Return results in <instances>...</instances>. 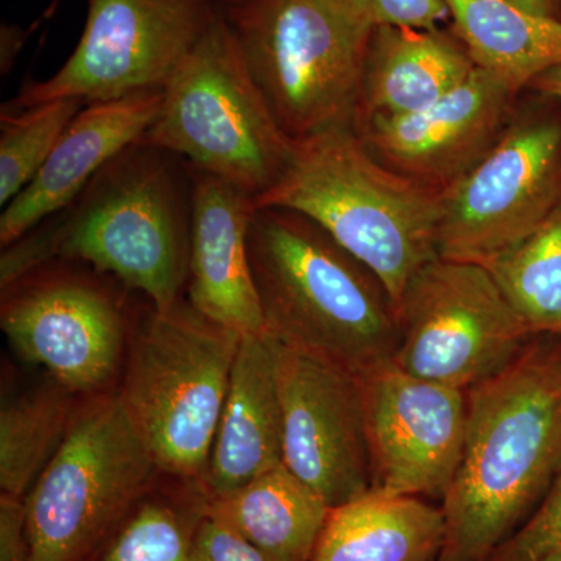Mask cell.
Segmentation results:
<instances>
[{"instance_id": "1", "label": "cell", "mask_w": 561, "mask_h": 561, "mask_svg": "<svg viewBox=\"0 0 561 561\" xmlns=\"http://www.w3.org/2000/svg\"><path fill=\"white\" fill-rule=\"evenodd\" d=\"M191 208L190 162L138 140L66 208L2 249L0 286L44 262L72 261L169 311L190 278Z\"/></svg>"}, {"instance_id": "2", "label": "cell", "mask_w": 561, "mask_h": 561, "mask_svg": "<svg viewBox=\"0 0 561 561\" xmlns=\"http://www.w3.org/2000/svg\"><path fill=\"white\" fill-rule=\"evenodd\" d=\"M467 398L463 454L442 500L438 561H490L561 470L560 353L527 346Z\"/></svg>"}, {"instance_id": "3", "label": "cell", "mask_w": 561, "mask_h": 561, "mask_svg": "<svg viewBox=\"0 0 561 561\" xmlns=\"http://www.w3.org/2000/svg\"><path fill=\"white\" fill-rule=\"evenodd\" d=\"M249 256L265 330L357 378L393 364L400 320L378 276L297 210L257 206Z\"/></svg>"}, {"instance_id": "4", "label": "cell", "mask_w": 561, "mask_h": 561, "mask_svg": "<svg viewBox=\"0 0 561 561\" xmlns=\"http://www.w3.org/2000/svg\"><path fill=\"white\" fill-rule=\"evenodd\" d=\"M256 205L316 221L378 276L397 313L413 276L438 256L443 191L376 160L353 125L298 140L283 179Z\"/></svg>"}, {"instance_id": "5", "label": "cell", "mask_w": 561, "mask_h": 561, "mask_svg": "<svg viewBox=\"0 0 561 561\" xmlns=\"http://www.w3.org/2000/svg\"><path fill=\"white\" fill-rule=\"evenodd\" d=\"M224 13L251 79L291 140L353 125L370 22L343 0H238Z\"/></svg>"}, {"instance_id": "6", "label": "cell", "mask_w": 561, "mask_h": 561, "mask_svg": "<svg viewBox=\"0 0 561 561\" xmlns=\"http://www.w3.org/2000/svg\"><path fill=\"white\" fill-rule=\"evenodd\" d=\"M140 142L160 147L261 198L283 179L297 142L251 79L224 9L162 88Z\"/></svg>"}, {"instance_id": "7", "label": "cell", "mask_w": 561, "mask_h": 561, "mask_svg": "<svg viewBox=\"0 0 561 561\" xmlns=\"http://www.w3.org/2000/svg\"><path fill=\"white\" fill-rule=\"evenodd\" d=\"M241 341L184 300L144 321L117 394L160 472L201 482Z\"/></svg>"}, {"instance_id": "8", "label": "cell", "mask_w": 561, "mask_h": 561, "mask_svg": "<svg viewBox=\"0 0 561 561\" xmlns=\"http://www.w3.org/2000/svg\"><path fill=\"white\" fill-rule=\"evenodd\" d=\"M160 472L119 394L77 409L65 442L24 497L31 561H87Z\"/></svg>"}, {"instance_id": "9", "label": "cell", "mask_w": 561, "mask_h": 561, "mask_svg": "<svg viewBox=\"0 0 561 561\" xmlns=\"http://www.w3.org/2000/svg\"><path fill=\"white\" fill-rule=\"evenodd\" d=\"M398 320L394 367L465 391L507 370L534 335L489 268L440 256L408 284Z\"/></svg>"}, {"instance_id": "10", "label": "cell", "mask_w": 561, "mask_h": 561, "mask_svg": "<svg viewBox=\"0 0 561 561\" xmlns=\"http://www.w3.org/2000/svg\"><path fill=\"white\" fill-rule=\"evenodd\" d=\"M79 44L46 80H28L3 110L57 99L119 101L162 90L216 20L213 0H87Z\"/></svg>"}, {"instance_id": "11", "label": "cell", "mask_w": 561, "mask_h": 561, "mask_svg": "<svg viewBox=\"0 0 561 561\" xmlns=\"http://www.w3.org/2000/svg\"><path fill=\"white\" fill-rule=\"evenodd\" d=\"M560 205L561 125L518 117L467 175L443 191L438 256L485 267Z\"/></svg>"}, {"instance_id": "12", "label": "cell", "mask_w": 561, "mask_h": 561, "mask_svg": "<svg viewBox=\"0 0 561 561\" xmlns=\"http://www.w3.org/2000/svg\"><path fill=\"white\" fill-rule=\"evenodd\" d=\"M65 264L44 262L2 287L0 327L22 359L46 368L62 389L101 394L124 354V309L101 272Z\"/></svg>"}, {"instance_id": "13", "label": "cell", "mask_w": 561, "mask_h": 561, "mask_svg": "<svg viewBox=\"0 0 561 561\" xmlns=\"http://www.w3.org/2000/svg\"><path fill=\"white\" fill-rule=\"evenodd\" d=\"M371 491L443 500L467 437V391L394 367L359 378Z\"/></svg>"}, {"instance_id": "14", "label": "cell", "mask_w": 561, "mask_h": 561, "mask_svg": "<svg viewBox=\"0 0 561 561\" xmlns=\"http://www.w3.org/2000/svg\"><path fill=\"white\" fill-rule=\"evenodd\" d=\"M283 465L331 508L371 491L360 381L279 342Z\"/></svg>"}, {"instance_id": "15", "label": "cell", "mask_w": 561, "mask_h": 561, "mask_svg": "<svg viewBox=\"0 0 561 561\" xmlns=\"http://www.w3.org/2000/svg\"><path fill=\"white\" fill-rule=\"evenodd\" d=\"M516 94L507 81L476 68L434 105L408 116L362 117L353 130L391 171L446 191L500 139Z\"/></svg>"}, {"instance_id": "16", "label": "cell", "mask_w": 561, "mask_h": 561, "mask_svg": "<svg viewBox=\"0 0 561 561\" xmlns=\"http://www.w3.org/2000/svg\"><path fill=\"white\" fill-rule=\"evenodd\" d=\"M256 208L247 192L192 168L187 302L242 337L267 332L249 256Z\"/></svg>"}, {"instance_id": "17", "label": "cell", "mask_w": 561, "mask_h": 561, "mask_svg": "<svg viewBox=\"0 0 561 561\" xmlns=\"http://www.w3.org/2000/svg\"><path fill=\"white\" fill-rule=\"evenodd\" d=\"M162 90L91 103L73 117L49 160L0 216V245H11L66 208L106 164L142 139L157 119Z\"/></svg>"}, {"instance_id": "18", "label": "cell", "mask_w": 561, "mask_h": 561, "mask_svg": "<svg viewBox=\"0 0 561 561\" xmlns=\"http://www.w3.org/2000/svg\"><path fill=\"white\" fill-rule=\"evenodd\" d=\"M278 354L279 342L268 332L242 337L208 467L197 483L203 500L228 496L283 465Z\"/></svg>"}, {"instance_id": "19", "label": "cell", "mask_w": 561, "mask_h": 561, "mask_svg": "<svg viewBox=\"0 0 561 561\" xmlns=\"http://www.w3.org/2000/svg\"><path fill=\"white\" fill-rule=\"evenodd\" d=\"M476 69L453 32L379 25L371 36L353 121L419 113Z\"/></svg>"}, {"instance_id": "20", "label": "cell", "mask_w": 561, "mask_h": 561, "mask_svg": "<svg viewBox=\"0 0 561 561\" xmlns=\"http://www.w3.org/2000/svg\"><path fill=\"white\" fill-rule=\"evenodd\" d=\"M443 541L442 508L370 491L331 508L309 561H438Z\"/></svg>"}, {"instance_id": "21", "label": "cell", "mask_w": 561, "mask_h": 561, "mask_svg": "<svg viewBox=\"0 0 561 561\" xmlns=\"http://www.w3.org/2000/svg\"><path fill=\"white\" fill-rule=\"evenodd\" d=\"M203 513L228 524L272 561H309L331 507L284 465L241 490L205 501Z\"/></svg>"}, {"instance_id": "22", "label": "cell", "mask_w": 561, "mask_h": 561, "mask_svg": "<svg viewBox=\"0 0 561 561\" xmlns=\"http://www.w3.org/2000/svg\"><path fill=\"white\" fill-rule=\"evenodd\" d=\"M451 32L476 68L519 92L561 66V20L524 10L511 0H443Z\"/></svg>"}, {"instance_id": "23", "label": "cell", "mask_w": 561, "mask_h": 561, "mask_svg": "<svg viewBox=\"0 0 561 561\" xmlns=\"http://www.w3.org/2000/svg\"><path fill=\"white\" fill-rule=\"evenodd\" d=\"M73 393L41 389L3 401L0 411V490L24 500L54 459L76 419Z\"/></svg>"}, {"instance_id": "24", "label": "cell", "mask_w": 561, "mask_h": 561, "mask_svg": "<svg viewBox=\"0 0 561 561\" xmlns=\"http://www.w3.org/2000/svg\"><path fill=\"white\" fill-rule=\"evenodd\" d=\"M485 267L531 334L561 335V205Z\"/></svg>"}, {"instance_id": "25", "label": "cell", "mask_w": 561, "mask_h": 561, "mask_svg": "<svg viewBox=\"0 0 561 561\" xmlns=\"http://www.w3.org/2000/svg\"><path fill=\"white\" fill-rule=\"evenodd\" d=\"M87 103L57 99L0 114V205H9L41 171Z\"/></svg>"}, {"instance_id": "26", "label": "cell", "mask_w": 561, "mask_h": 561, "mask_svg": "<svg viewBox=\"0 0 561 561\" xmlns=\"http://www.w3.org/2000/svg\"><path fill=\"white\" fill-rule=\"evenodd\" d=\"M198 519L191 522L169 502L144 497L87 561H191Z\"/></svg>"}, {"instance_id": "27", "label": "cell", "mask_w": 561, "mask_h": 561, "mask_svg": "<svg viewBox=\"0 0 561 561\" xmlns=\"http://www.w3.org/2000/svg\"><path fill=\"white\" fill-rule=\"evenodd\" d=\"M553 553H561V470L534 515L490 561H541Z\"/></svg>"}, {"instance_id": "28", "label": "cell", "mask_w": 561, "mask_h": 561, "mask_svg": "<svg viewBox=\"0 0 561 561\" xmlns=\"http://www.w3.org/2000/svg\"><path fill=\"white\" fill-rule=\"evenodd\" d=\"M351 10L379 25H404L415 28H438L449 21L443 0H343Z\"/></svg>"}, {"instance_id": "29", "label": "cell", "mask_w": 561, "mask_h": 561, "mask_svg": "<svg viewBox=\"0 0 561 561\" xmlns=\"http://www.w3.org/2000/svg\"><path fill=\"white\" fill-rule=\"evenodd\" d=\"M191 561H272L228 524L203 513L192 538Z\"/></svg>"}, {"instance_id": "30", "label": "cell", "mask_w": 561, "mask_h": 561, "mask_svg": "<svg viewBox=\"0 0 561 561\" xmlns=\"http://www.w3.org/2000/svg\"><path fill=\"white\" fill-rule=\"evenodd\" d=\"M0 561H31L24 500L0 496Z\"/></svg>"}, {"instance_id": "31", "label": "cell", "mask_w": 561, "mask_h": 561, "mask_svg": "<svg viewBox=\"0 0 561 561\" xmlns=\"http://www.w3.org/2000/svg\"><path fill=\"white\" fill-rule=\"evenodd\" d=\"M27 35L28 33L22 31L18 25L2 24V28H0V70H2V76H9L13 69Z\"/></svg>"}, {"instance_id": "32", "label": "cell", "mask_w": 561, "mask_h": 561, "mask_svg": "<svg viewBox=\"0 0 561 561\" xmlns=\"http://www.w3.org/2000/svg\"><path fill=\"white\" fill-rule=\"evenodd\" d=\"M531 87L541 91L542 94L551 95V98L561 101V66L541 73L538 79L531 81Z\"/></svg>"}, {"instance_id": "33", "label": "cell", "mask_w": 561, "mask_h": 561, "mask_svg": "<svg viewBox=\"0 0 561 561\" xmlns=\"http://www.w3.org/2000/svg\"><path fill=\"white\" fill-rule=\"evenodd\" d=\"M511 2L531 13L561 20V0H511Z\"/></svg>"}, {"instance_id": "34", "label": "cell", "mask_w": 561, "mask_h": 561, "mask_svg": "<svg viewBox=\"0 0 561 561\" xmlns=\"http://www.w3.org/2000/svg\"><path fill=\"white\" fill-rule=\"evenodd\" d=\"M213 2L217 3L221 9H225V7H230L232 3L238 2V0H213Z\"/></svg>"}, {"instance_id": "35", "label": "cell", "mask_w": 561, "mask_h": 561, "mask_svg": "<svg viewBox=\"0 0 561 561\" xmlns=\"http://www.w3.org/2000/svg\"><path fill=\"white\" fill-rule=\"evenodd\" d=\"M541 561H561V553H553V556H549L548 559Z\"/></svg>"}, {"instance_id": "36", "label": "cell", "mask_w": 561, "mask_h": 561, "mask_svg": "<svg viewBox=\"0 0 561 561\" xmlns=\"http://www.w3.org/2000/svg\"><path fill=\"white\" fill-rule=\"evenodd\" d=\"M560 364H561V351H560Z\"/></svg>"}]
</instances>
